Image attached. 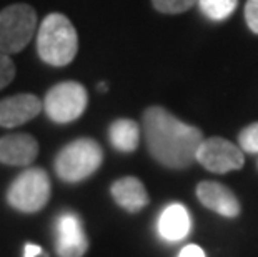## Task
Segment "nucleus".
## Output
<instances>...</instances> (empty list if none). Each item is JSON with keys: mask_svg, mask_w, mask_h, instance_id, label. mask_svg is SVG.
Returning a JSON list of instances; mask_svg holds the SVG:
<instances>
[{"mask_svg": "<svg viewBox=\"0 0 258 257\" xmlns=\"http://www.w3.org/2000/svg\"><path fill=\"white\" fill-rule=\"evenodd\" d=\"M144 134L148 152L162 166L185 169L197 161L203 139L200 129L173 117L163 107H148L144 114Z\"/></svg>", "mask_w": 258, "mask_h": 257, "instance_id": "nucleus-1", "label": "nucleus"}, {"mask_svg": "<svg viewBox=\"0 0 258 257\" xmlns=\"http://www.w3.org/2000/svg\"><path fill=\"white\" fill-rule=\"evenodd\" d=\"M77 50H79V37L72 22L63 14H48L38 27V57L48 65L63 67L75 59Z\"/></svg>", "mask_w": 258, "mask_h": 257, "instance_id": "nucleus-2", "label": "nucleus"}, {"mask_svg": "<svg viewBox=\"0 0 258 257\" xmlns=\"http://www.w3.org/2000/svg\"><path fill=\"white\" fill-rule=\"evenodd\" d=\"M102 147L93 139L70 142L55 157V172L65 182H80L90 177L102 166Z\"/></svg>", "mask_w": 258, "mask_h": 257, "instance_id": "nucleus-3", "label": "nucleus"}, {"mask_svg": "<svg viewBox=\"0 0 258 257\" xmlns=\"http://www.w3.org/2000/svg\"><path fill=\"white\" fill-rule=\"evenodd\" d=\"M37 27V12L29 4H14L0 10V52L17 54L29 45Z\"/></svg>", "mask_w": 258, "mask_h": 257, "instance_id": "nucleus-4", "label": "nucleus"}, {"mask_svg": "<svg viewBox=\"0 0 258 257\" xmlns=\"http://www.w3.org/2000/svg\"><path fill=\"white\" fill-rule=\"evenodd\" d=\"M50 199V179L43 169L30 167L10 184L7 200L20 212H38Z\"/></svg>", "mask_w": 258, "mask_h": 257, "instance_id": "nucleus-5", "label": "nucleus"}, {"mask_svg": "<svg viewBox=\"0 0 258 257\" xmlns=\"http://www.w3.org/2000/svg\"><path fill=\"white\" fill-rule=\"evenodd\" d=\"M89 95L79 82L67 80L53 85L43 99V111L53 122L69 124L85 112Z\"/></svg>", "mask_w": 258, "mask_h": 257, "instance_id": "nucleus-6", "label": "nucleus"}, {"mask_svg": "<svg viewBox=\"0 0 258 257\" xmlns=\"http://www.w3.org/2000/svg\"><path fill=\"white\" fill-rule=\"evenodd\" d=\"M197 162L210 172L225 174L243 166V152L227 139L210 137L202 142L197 152Z\"/></svg>", "mask_w": 258, "mask_h": 257, "instance_id": "nucleus-7", "label": "nucleus"}, {"mask_svg": "<svg viewBox=\"0 0 258 257\" xmlns=\"http://www.w3.org/2000/svg\"><path fill=\"white\" fill-rule=\"evenodd\" d=\"M57 254L60 257H82L89 249V240L82 227L80 217L65 212L57 219Z\"/></svg>", "mask_w": 258, "mask_h": 257, "instance_id": "nucleus-8", "label": "nucleus"}, {"mask_svg": "<svg viewBox=\"0 0 258 257\" xmlns=\"http://www.w3.org/2000/svg\"><path fill=\"white\" fill-rule=\"evenodd\" d=\"M43 102L34 94H17L0 100V125L7 129L29 122L42 112Z\"/></svg>", "mask_w": 258, "mask_h": 257, "instance_id": "nucleus-9", "label": "nucleus"}, {"mask_svg": "<svg viewBox=\"0 0 258 257\" xmlns=\"http://www.w3.org/2000/svg\"><path fill=\"white\" fill-rule=\"evenodd\" d=\"M197 195L200 202L210 211L223 217H237L240 214V202L232 190L223 184L205 180L197 187Z\"/></svg>", "mask_w": 258, "mask_h": 257, "instance_id": "nucleus-10", "label": "nucleus"}, {"mask_svg": "<svg viewBox=\"0 0 258 257\" xmlns=\"http://www.w3.org/2000/svg\"><path fill=\"white\" fill-rule=\"evenodd\" d=\"M38 154V144L30 134H9L0 137V162L7 166H29Z\"/></svg>", "mask_w": 258, "mask_h": 257, "instance_id": "nucleus-11", "label": "nucleus"}, {"mask_svg": "<svg viewBox=\"0 0 258 257\" xmlns=\"http://www.w3.org/2000/svg\"><path fill=\"white\" fill-rule=\"evenodd\" d=\"M115 202L128 212H139L148 204L145 185L137 177H123L115 180L110 187Z\"/></svg>", "mask_w": 258, "mask_h": 257, "instance_id": "nucleus-12", "label": "nucleus"}, {"mask_svg": "<svg viewBox=\"0 0 258 257\" xmlns=\"http://www.w3.org/2000/svg\"><path fill=\"white\" fill-rule=\"evenodd\" d=\"M190 231V217L188 212L182 204H170L165 211L162 212L160 221H158V232L160 236L175 242L186 237Z\"/></svg>", "mask_w": 258, "mask_h": 257, "instance_id": "nucleus-13", "label": "nucleus"}, {"mask_svg": "<svg viewBox=\"0 0 258 257\" xmlns=\"http://www.w3.org/2000/svg\"><path fill=\"white\" fill-rule=\"evenodd\" d=\"M110 144L120 152H134L139 147L140 129L132 119H118L108 127Z\"/></svg>", "mask_w": 258, "mask_h": 257, "instance_id": "nucleus-14", "label": "nucleus"}, {"mask_svg": "<svg viewBox=\"0 0 258 257\" xmlns=\"http://www.w3.org/2000/svg\"><path fill=\"white\" fill-rule=\"evenodd\" d=\"M238 0H199L200 10L212 20H225L237 9Z\"/></svg>", "mask_w": 258, "mask_h": 257, "instance_id": "nucleus-15", "label": "nucleus"}, {"mask_svg": "<svg viewBox=\"0 0 258 257\" xmlns=\"http://www.w3.org/2000/svg\"><path fill=\"white\" fill-rule=\"evenodd\" d=\"M240 149L248 154H258V122L250 124L238 135Z\"/></svg>", "mask_w": 258, "mask_h": 257, "instance_id": "nucleus-16", "label": "nucleus"}, {"mask_svg": "<svg viewBox=\"0 0 258 257\" xmlns=\"http://www.w3.org/2000/svg\"><path fill=\"white\" fill-rule=\"evenodd\" d=\"M199 0H153V7L163 14H182Z\"/></svg>", "mask_w": 258, "mask_h": 257, "instance_id": "nucleus-17", "label": "nucleus"}, {"mask_svg": "<svg viewBox=\"0 0 258 257\" xmlns=\"http://www.w3.org/2000/svg\"><path fill=\"white\" fill-rule=\"evenodd\" d=\"M15 77V64L7 54L0 52V90L5 89Z\"/></svg>", "mask_w": 258, "mask_h": 257, "instance_id": "nucleus-18", "label": "nucleus"}, {"mask_svg": "<svg viewBox=\"0 0 258 257\" xmlns=\"http://www.w3.org/2000/svg\"><path fill=\"white\" fill-rule=\"evenodd\" d=\"M245 19L251 32L258 34V0H248L245 5Z\"/></svg>", "mask_w": 258, "mask_h": 257, "instance_id": "nucleus-19", "label": "nucleus"}, {"mask_svg": "<svg viewBox=\"0 0 258 257\" xmlns=\"http://www.w3.org/2000/svg\"><path fill=\"white\" fill-rule=\"evenodd\" d=\"M178 257H207L203 249L199 247V245H186V247L182 249V252L178 254Z\"/></svg>", "mask_w": 258, "mask_h": 257, "instance_id": "nucleus-20", "label": "nucleus"}, {"mask_svg": "<svg viewBox=\"0 0 258 257\" xmlns=\"http://www.w3.org/2000/svg\"><path fill=\"white\" fill-rule=\"evenodd\" d=\"M42 254V247H38L35 244H27L25 245V257H37Z\"/></svg>", "mask_w": 258, "mask_h": 257, "instance_id": "nucleus-21", "label": "nucleus"}]
</instances>
